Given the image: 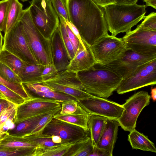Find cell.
<instances>
[{"mask_svg":"<svg viewBox=\"0 0 156 156\" xmlns=\"http://www.w3.org/2000/svg\"><path fill=\"white\" fill-rule=\"evenodd\" d=\"M69 21L91 46L108 34L103 8L92 0H66Z\"/></svg>","mask_w":156,"mask_h":156,"instance_id":"6da1fadb","label":"cell"},{"mask_svg":"<svg viewBox=\"0 0 156 156\" xmlns=\"http://www.w3.org/2000/svg\"><path fill=\"white\" fill-rule=\"evenodd\" d=\"M77 73L87 92L106 99L113 94L123 79L111 68L98 62L87 69Z\"/></svg>","mask_w":156,"mask_h":156,"instance_id":"7a4b0ae2","label":"cell"},{"mask_svg":"<svg viewBox=\"0 0 156 156\" xmlns=\"http://www.w3.org/2000/svg\"><path fill=\"white\" fill-rule=\"evenodd\" d=\"M145 5L136 3L129 5L113 4L102 8L108 30L111 35L127 33L145 17Z\"/></svg>","mask_w":156,"mask_h":156,"instance_id":"3957f363","label":"cell"},{"mask_svg":"<svg viewBox=\"0 0 156 156\" xmlns=\"http://www.w3.org/2000/svg\"><path fill=\"white\" fill-rule=\"evenodd\" d=\"M20 20L23 24L30 48L38 64L44 66L53 64L50 40L45 39L34 24L28 7L23 10Z\"/></svg>","mask_w":156,"mask_h":156,"instance_id":"277c9868","label":"cell"},{"mask_svg":"<svg viewBox=\"0 0 156 156\" xmlns=\"http://www.w3.org/2000/svg\"><path fill=\"white\" fill-rule=\"evenodd\" d=\"M28 8L33 23L43 36L50 40L60 23L51 0H32Z\"/></svg>","mask_w":156,"mask_h":156,"instance_id":"5b68a950","label":"cell"},{"mask_svg":"<svg viewBox=\"0 0 156 156\" xmlns=\"http://www.w3.org/2000/svg\"><path fill=\"white\" fill-rule=\"evenodd\" d=\"M41 84L53 91L64 93L74 98L77 101L96 96L88 93L79 79L77 73L66 69Z\"/></svg>","mask_w":156,"mask_h":156,"instance_id":"8992f818","label":"cell"},{"mask_svg":"<svg viewBox=\"0 0 156 156\" xmlns=\"http://www.w3.org/2000/svg\"><path fill=\"white\" fill-rule=\"evenodd\" d=\"M3 41L2 49L9 51L28 63L38 64L30 48L20 20L8 32L4 34Z\"/></svg>","mask_w":156,"mask_h":156,"instance_id":"52a82bcc","label":"cell"},{"mask_svg":"<svg viewBox=\"0 0 156 156\" xmlns=\"http://www.w3.org/2000/svg\"><path fill=\"white\" fill-rule=\"evenodd\" d=\"M90 47L96 62L104 65L121 58L129 49L122 38L108 34Z\"/></svg>","mask_w":156,"mask_h":156,"instance_id":"ba28073f","label":"cell"},{"mask_svg":"<svg viewBox=\"0 0 156 156\" xmlns=\"http://www.w3.org/2000/svg\"><path fill=\"white\" fill-rule=\"evenodd\" d=\"M61 103L53 99L33 96L17 106L14 122L16 124L44 113L60 111Z\"/></svg>","mask_w":156,"mask_h":156,"instance_id":"9c48e42d","label":"cell"},{"mask_svg":"<svg viewBox=\"0 0 156 156\" xmlns=\"http://www.w3.org/2000/svg\"><path fill=\"white\" fill-rule=\"evenodd\" d=\"M156 84V59L139 66L131 74L122 79L116 89L122 94Z\"/></svg>","mask_w":156,"mask_h":156,"instance_id":"30bf717a","label":"cell"},{"mask_svg":"<svg viewBox=\"0 0 156 156\" xmlns=\"http://www.w3.org/2000/svg\"><path fill=\"white\" fill-rule=\"evenodd\" d=\"M151 96L145 91L135 93L123 104V111L117 119L125 131L130 132L135 129L137 118L143 109L150 103Z\"/></svg>","mask_w":156,"mask_h":156,"instance_id":"8fae6325","label":"cell"},{"mask_svg":"<svg viewBox=\"0 0 156 156\" xmlns=\"http://www.w3.org/2000/svg\"><path fill=\"white\" fill-rule=\"evenodd\" d=\"M129 49L147 56H156V31L144 30L138 25L122 38Z\"/></svg>","mask_w":156,"mask_h":156,"instance_id":"7c38bea8","label":"cell"},{"mask_svg":"<svg viewBox=\"0 0 156 156\" xmlns=\"http://www.w3.org/2000/svg\"><path fill=\"white\" fill-rule=\"evenodd\" d=\"M60 137L64 143L83 140L90 137L89 131L53 118L38 135Z\"/></svg>","mask_w":156,"mask_h":156,"instance_id":"4fadbf2b","label":"cell"},{"mask_svg":"<svg viewBox=\"0 0 156 156\" xmlns=\"http://www.w3.org/2000/svg\"><path fill=\"white\" fill-rule=\"evenodd\" d=\"M77 102L88 114L98 115L108 119H118L124 110L122 105L97 96Z\"/></svg>","mask_w":156,"mask_h":156,"instance_id":"5bb4252c","label":"cell"},{"mask_svg":"<svg viewBox=\"0 0 156 156\" xmlns=\"http://www.w3.org/2000/svg\"><path fill=\"white\" fill-rule=\"evenodd\" d=\"M156 59V56L144 55L128 49L120 59L106 65L125 79L141 65Z\"/></svg>","mask_w":156,"mask_h":156,"instance_id":"9a60e30c","label":"cell"},{"mask_svg":"<svg viewBox=\"0 0 156 156\" xmlns=\"http://www.w3.org/2000/svg\"><path fill=\"white\" fill-rule=\"evenodd\" d=\"M96 62L90 46L84 41L83 43H80L66 69L77 73L87 69Z\"/></svg>","mask_w":156,"mask_h":156,"instance_id":"2e32d148","label":"cell"},{"mask_svg":"<svg viewBox=\"0 0 156 156\" xmlns=\"http://www.w3.org/2000/svg\"><path fill=\"white\" fill-rule=\"evenodd\" d=\"M53 63L58 72L65 70L70 59L64 44L59 27L50 39Z\"/></svg>","mask_w":156,"mask_h":156,"instance_id":"e0dca14e","label":"cell"},{"mask_svg":"<svg viewBox=\"0 0 156 156\" xmlns=\"http://www.w3.org/2000/svg\"><path fill=\"white\" fill-rule=\"evenodd\" d=\"M117 119L107 118L99 138L97 146L103 148L113 156V151L117 138L118 127Z\"/></svg>","mask_w":156,"mask_h":156,"instance_id":"ac0fdd59","label":"cell"},{"mask_svg":"<svg viewBox=\"0 0 156 156\" xmlns=\"http://www.w3.org/2000/svg\"><path fill=\"white\" fill-rule=\"evenodd\" d=\"M56 111L46 113L30 118L16 124L14 128L6 131L7 134L11 137H17L26 136L34 129L41 119L46 115L53 112L58 113Z\"/></svg>","mask_w":156,"mask_h":156,"instance_id":"d6986e66","label":"cell"},{"mask_svg":"<svg viewBox=\"0 0 156 156\" xmlns=\"http://www.w3.org/2000/svg\"><path fill=\"white\" fill-rule=\"evenodd\" d=\"M81 140L69 142L51 147L37 146L32 156H68L72 147Z\"/></svg>","mask_w":156,"mask_h":156,"instance_id":"ffe728a7","label":"cell"},{"mask_svg":"<svg viewBox=\"0 0 156 156\" xmlns=\"http://www.w3.org/2000/svg\"><path fill=\"white\" fill-rule=\"evenodd\" d=\"M89 114L78 104L76 110L73 113L62 115L58 113L53 118L80 127L89 131L88 122Z\"/></svg>","mask_w":156,"mask_h":156,"instance_id":"44dd1931","label":"cell"},{"mask_svg":"<svg viewBox=\"0 0 156 156\" xmlns=\"http://www.w3.org/2000/svg\"><path fill=\"white\" fill-rule=\"evenodd\" d=\"M23 5L18 0H10L3 32H8L19 21L23 11Z\"/></svg>","mask_w":156,"mask_h":156,"instance_id":"7402d4cb","label":"cell"},{"mask_svg":"<svg viewBox=\"0 0 156 156\" xmlns=\"http://www.w3.org/2000/svg\"><path fill=\"white\" fill-rule=\"evenodd\" d=\"M128 140L133 149L156 153L154 144L147 136L136 130L135 129L130 132Z\"/></svg>","mask_w":156,"mask_h":156,"instance_id":"603a6c76","label":"cell"},{"mask_svg":"<svg viewBox=\"0 0 156 156\" xmlns=\"http://www.w3.org/2000/svg\"><path fill=\"white\" fill-rule=\"evenodd\" d=\"M44 66L26 63L19 76L22 83L39 84Z\"/></svg>","mask_w":156,"mask_h":156,"instance_id":"cb8c5ba5","label":"cell"},{"mask_svg":"<svg viewBox=\"0 0 156 156\" xmlns=\"http://www.w3.org/2000/svg\"><path fill=\"white\" fill-rule=\"evenodd\" d=\"M107 118L98 115L89 114L88 125L93 146H97L105 122Z\"/></svg>","mask_w":156,"mask_h":156,"instance_id":"d4e9b609","label":"cell"},{"mask_svg":"<svg viewBox=\"0 0 156 156\" xmlns=\"http://www.w3.org/2000/svg\"><path fill=\"white\" fill-rule=\"evenodd\" d=\"M0 62L10 68L18 76L27 63L9 51L3 49L0 53Z\"/></svg>","mask_w":156,"mask_h":156,"instance_id":"484cf974","label":"cell"},{"mask_svg":"<svg viewBox=\"0 0 156 156\" xmlns=\"http://www.w3.org/2000/svg\"><path fill=\"white\" fill-rule=\"evenodd\" d=\"M93 146L90 137L80 141L71 149L68 156H90L93 150Z\"/></svg>","mask_w":156,"mask_h":156,"instance_id":"4316f807","label":"cell"},{"mask_svg":"<svg viewBox=\"0 0 156 156\" xmlns=\"http://www.w3.org/2000/svg\"><path fill=\"white\" fill-rule=\"evenodd\" d=\"M36 147L16 148L0 147V156H32Z\"/></svg>","mask_w":156,"mask_h":156,"instance_id":"83f0119b","label":"cell"},{"mask_svg":"<svg viewBox=\"0 0 156 156\" xmlns=\"http://www.w3.org/2000/svg\"><path fill=\"white\" fill-rule=\"evenodd\" d=\"M0 83L8 87L23 98L25 101L33 96L25 89L22 83H16L8 82L0 76Z\"/></svg>","mask_w":156,"mask_h":156,"instance_id":"f1b7e54d","label":"cell"},{"mask_svg":"<svg viewBox=\"0 0 156 156\" xmlns=\"http://www.w3.org/2000/svg\"><path fill=\"white\" fill-rule=\"evenodd\" d=\"M0 76L8 82L16 83H22L20 77L10 68L0 62Z\"/></svg>","mask_w":156,"mask_h":156,"instance_id":"f546056e","label":"cell"},{"mask_svg":"<svg viewBox=\"0 0 156 156\" xmlns=\"http://www.w3.org/2000/svg\"><path fill=\"white\" fill-rule=\"evenodd\" d=\"M0 92L7 100L17 106L23 103L25 101L20 95L0 83Z\"/></svg>","mask_w":156,"mask_h":156,"instance_id":"4dcf8cb0","label":"cell"},{"mask_svg":"<svg viewBox=\"0 0 156 156\" xmlns=\"http://www.w3.org/2000/svg\"><path fill=\"white\" fill-rule=\"evenodd\" d=\"M33 94L40 97L54 99L61 103L72 100H76L74 98L69 95L53 90L46 93L39 92Z\"/></svg>","mask_w":156,"mask_h":156,"instance_id":"1f68e13d","label":"cell"},{"mask_svg":"<svg viewBox=\"0 0 156 156\" xmlns=\"http://www.w3.org/2000/svg\"><path fill=\"white\" fill-rule=\"evenodd\" d=\"M17 106L11 103L8 107L5 108L0 114V132L5 133L6 131L3 129L6 122L12 117L15 116Z\"/></svg>","mask_w":156,"mask_h":156,"instance_id":"d6a6232c","label":"cell"},{"mask_svg":"<svg viewBox=\"0 0 156 156\" xmlns=\"http://www.w3.org/2000/svg\"><path fill=\"white\" fill-rule=\"evenodd\" d=\"M37 146V145L31 143L14 140H3L0 144V147L16 148H35Z\"/></svg>","mask_w":156,"mask_h":156,"instance_id":"836d02e7","label":"cell"},{"mask_svg":"<svg viewBox=\"0 0 156 156\" xmlns=\"http://www.w3.org/2000/svg\"><path fill=\"white\" fill-rule=\"evenodd\" d=\"M59 30L69 58L71 60L73 58L75 55L74 49L72 43L68 36L64 23L60 22Z\"/></svg>","mask_w":156,"mask_h":156,"instance_id":"e575fe53","label":"cell"},{"mask_svg":"<svg viewBox=\"0 0 156 156\" xmlns=\"http://www.w3.org/2000/svg\"><path fill=\"white\" fill-rule=\"evenodd\" d=\"M51 2L58 17L60 16L69 21L66 0H51Z\"/></svg>","mask_w":156,"mask_h":156,"instance_id":"d590c367","label":"cell"},{"mask_svg":"<svg viewBox=\"0 0 156 156\" xmlns=\"http://www.w3.org/2000/svg\"><path fill=\"white\" fill-rule=\"evenodd\" d=\"M57 113L53 112L47 114L44 116L41 119L31 132L30 134L25 136L31 135H39L53 117L54 115Z\"/></svg>","mask_w":156,"mask_h":156,"instance_id":"8d00e7d4","label":"cell"},{"mask_svg":"<svg viewBox=\"0 0 156 156\" xmlns=\"http://www.w3.org/2000/svg\"><path fill=\"white\" fill-rule=\"evenodd\" d=\"M138 26L146 30L156 31V12H152L145 16L144 21Z\"/></svg>","mask_w":156,"mask_h":156,"instance_id":"74e56055","label":"cell"},{"mask_svg":"<svg viewBox=\"0 0 156 156\" xmlns=\"http://www.w3.org/2000/svg\"><path fill=\"white\" fill-rule=\"evenodd\" d=\"M78 103L76 100L64 101L61 103V108L59 112L62 115L72 114L76 110Z\"/></svg>","mask_w":156,"mask_h":156,"instance_id":"f35d334b","label":"cell"},{"mask_svg":"<svg viewBox=\"0 0 156 156\" xmlns=\"http://www.w3.org/2000/svg\"><path fill=\"white\" fill-rule=\"evenodd\" d=\"M58 72L53 64H50L44 66L39 84H41L43 81L54 76Z\"/></svg>","mask_w":156,"mask_h":156,"instance_id":"ab89813d","label":"cell"},{"mask_svg":"<svg viewBox=\"0 0 156 156\" xmlns=\"http://www.w3.org/2000/svg\"><path fill=\"white\" fill-rule=\"evenodd\" d=\"M58 17L59 18L60 21L63 23L64 24L68 36L73 44L75 54L79 44L81 43L67 25L65 20L60 16H59Z\"/></svg>","mask_w":156,"mask_h":156,"instance_id":"60d3db41","label":"cell"},{"mask_svg":"<svg viewBox=\"0 0 156 156\" xmlns=\"http://www.w3.org/2000/svg\"><path fill=\"white\" fill-rule=\"evenodd\" d=\"M10 0L0 1V31L3 32L7 12Z\"/></svg>","mask_w":156,"mask_h":156,"instance_id":"b9f144b4","label":"cell"},{"mask_svg":"<svg viewBox=\"0 0 156 156\" xmlns=\"http://www.w3.org/2000/svg\"><path fill=\"white\" fill-rule=\"evenodd\" d=\"M90 156H112L111 154L105 149L97 146H93V150Z\"/></svg>","mask_w":156,"mask_h":156,"instance_id":"7bdbcfd3","label":"cell"},{"mask_svg":"<svg viewBox=\"0 0 156 156\" xmlns=\"http://www.w3.org/2000/svg\"><path fill=\"white\" fill-rule=\"evenodd\" d=\"M65 20L67 25L68 26L72 32L78 38L80 43H83L84 41L81 37L77 28L70 21L66 20Z\"/></svg>","mask_w":156,"mask_h":156,"instance_id":"ee69618b","label":"cell"},{"mask_svg":"<svg viewBox=\"0 0 156 156\" xmlns=\"http://www.w3.org/2000/svg\"><path fill=\"white\" fill-rule=\"evenodd\" d=\"M96 4L103 8L111 4H115L113 0H92Z\"/></svg>","mask_w":156,"mask_h":156,"instance_id":"f6af8a7d","label":"cell"},{"mask_svg":"<svg viewBox=\"0 0 156 156\" xmlns=\"http://www.w3.org/2000/svg\"><path fill=\"white\" fill-rule=\"evenodd\" d=\"M11 102L5 98H0V114Z\"/></svg>","mask_w":156,"mask_h":156,"instance_id":"bcb514c9","label":"cell"},{"mask_svg":"<svg viewBox=\"0 0 156 156\" xmlns=\"http://www.w3.org/2000/svg\"><path fill=\"white\" fill-rule=\"evenodd\" d=\"M116 4L129 5L137 2L138 0H113Z\"/></svg>","mask_w":156,"mask_h":156,"instance_id":"7dc6e473","label":"cell"},{"mask_svg":"<svg viewBox=\"0 0 156 156\" xmlns=\"http://www.w3.org/2000/svg\"><path fill=\"white\" fill-rule=\"evenodd\" d=\"M146 2V7L148 6H151L152 7L156 9V0H143Z\"/></svg>","mask_w":156,"mask_h":156,"instance_id":"c3c4849f","label":"cell"},{"mask_svg":"<svg viewBox=\"0 0 156 156\" xmlns=\"http://www.w3.org/2000/svg\"><path fill=\"white\" fill-rule=\"evenodd\" d=\"M151 97L153 99V101H155L156 99V88L154 87V88H152L151 89Z\"/></svg>","mask_w":156,"mask_h":156,"instance_id":"681fc988","label":"cell"},{"mask_svg":"<svg viewBox=\"0 0 156 156\" xmlns=\"http://www.w3.org/2000/svg\"><path fill=\"white\" fill-rule=\"evenodd\" d=\"M3 38L1 31H0V53L2 48Z\"/></svg>","mask_w":156,"mask_h":156,"instance_id":"f907efd6","label":"cell"},{"mask_svg":"<svg viewBox=\"0 0 156 156\" xmlns=\"http://www.w3.org/2000/svg\"><path fill=\"white\" fill-rule=\"evenodd\" d=\"M2 133L0 132V144L3 140V137L6 133Z\"/></svg>","mask_w":156,"mask_h":156,"instance_id":"816d5d0a","label":"cell"},{"mask_svg":"<svg viewBox=\"0 0 156 156\" xmlns=\"http://www.w3.org/2000/svg\"><path fill=\"white\" fill-rule=\"evenodd\" d=\"M0 98L6 99L5 98V97L0 92Z\"/></svg>","mask_w":156,"mask_h":156,"instance_id":"f5cc1de1","label":"cell"},{"mask_svg":"<svg viewBox=\"0 0 156 156\" xmlns=\"http://www.w3.org/2000/svg\"><path fill=\"white\" fill-rule=\"evenodd\" d=\"M18 0V1L20 0L23 2H26V1H27L28 0Z\"/></svg>","mask_w":156,"mask_h":156,"instance_id":"db71d44e","label":"cell"}]
</instances>
